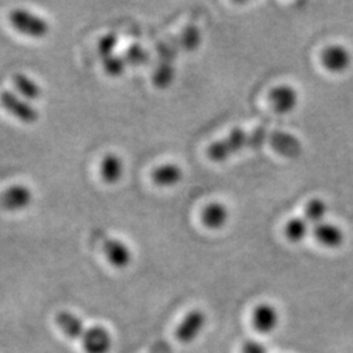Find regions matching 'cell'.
Segmentation results:
<instances>
[{
    "label": "cell",
    "instance_id": "obj_21",
    "mask_svg": "<svg viewBox=\"0 0 353 353\" xmlns=\"http://www.w3.org/2000/svg\"><path fill=\"white\" fill-rule=\"evenodd\" d=\"M117 45H118V38H117V36L113 34V33L106 34L105 37L101 38V41L99 43V54L101 55L103 59H106V58L114 55V51H115Z\"/></svg>",
    "mask_w": 353,
    "mask_h": 353
},
{
    "label": "cell",
    "instance_id": "obj_12",
    "mask_svg": "<svg viewBox=\"0 0 353 353\" xmlns=\"http://www.w3.org/2000/svg\"><path fill=\"white\" fill-rule=\"evenodd\" d=\"M183 176V170L176 164L160 165L154 172L152 173V179L156 185L161 188H170L181 182Z\"/></svg>",
    "mask_w": 353,
    "mask_h": 353
},
{
    "label": "cell",
    "instance_id": "obj_6",
    "mask_svg": "<svg viewBox=\"0 0 353 353\" xmlns=\"http://www.w3.org/2000/svg\"><path fill=\"white\" fill-rule=\"evenodd\" d=\"M103 254L115 268H126L132 261V252L125 242L117 239H106L103 242Z\"/></svg>",
    "mask_w": 353,
    "mask_h": 353
},
{
    "label": "cell",
    "instance_id": "obj_15",
    "mask_svg": "<svg viewBox=\"0 0 353 353\" xmlns=\"http://www.w3.org/2000/svg\"><path fill=\"white\" fill-rule=\"evenodd\" d=\"M284 234L290 242H300L307 234V221L303 217H293L285 224Z\"/></svg>",
    "mask_w": 353,
    "mask_h": 353
},
{
    "label": "cell",
    "instance_id": "obj_7",
    "mask_svg": "<svg viewBox=\"0 0 353 353\" xmlns=\"http://www.w3.org/2000/svg\"><path fill=\"white\" fill-rule=\"evenodd\" d=\"M270 102L275 112L290 113L297 106L299 94L296 89L290 85H279L270 92Z\"/></svg>",
    "mask_w": 353,
    "mask_h": 353
},
{
    "label": "cell",
    "instance_id": "obj_13",
    "mask_svg": "<svg viewBox=\"0 0 353 353\" xmlns=\"http://www.w3.org/2000/svg\"><path fill=\"white\" fill-rule=\"evenodd\" d=\"M322 61L330 71L338 72V71H343L348 65L350 55L341 46H331L323 52Z\"/></svg>",
    "mask_w": 353,
    "mask_h": 353
},
{
    "label": "cell",
    "instance_id": "obj_17",
    "mask_svg": "<svg viewBox=\"0 0 353 353\" xmlns=\"http://www.w3.org/2000/svg\"><path fill=\"white\" fill-rule=\"evenodd\" d=\"M202 42V34L199 29L195 26H189L185 28L181 36V45L185 50H196Z\"/></svg>",
    "mask_w": 353,
    "mask_h": 353
},
{
    "label": "cell",
    "instance_id": "obj_14",
    "mask_svg": "<svg viewBox=\"0 0 353 353\" xmlns=\"http://www.w3.org/2000/svg\"><path fill=\"white\" fill-rule=\"evenodd\" d=\"M314 236L316 240L321 243L334 248L338 246L341 242V232L336 227L331 225V224H325V223H319L314 228Z\"/></svg>",
    "mask_w": 353,
    "mask_h": 353
},
{
    "label": "cell",
    "instance_id": "obj_10",
    "mask_svg": "<svg viewBox=\"0 0 353 353\" xmlns=\"http://www.w3.org/2000/svg\"><path fill=\"white\" fill-rule=\"evenodd\" d=\"M229 219L227 205L223 203H210L203 208L202 223L210 229H220L224 227Z\"/></svg>",
    "mask_w": 353,
    "mask_h": 353
},
{
    "label": "cell",
    "instance_id": "obj_2",
    "mask_svg": "<svg viewBox=\"0 0 353 353\" xmlns=\"http://www.w3.org/2000/svg\"><path fill=\"white\" fill-rule=\"evenodd\" d=\"M11 24L19 33L28 37L41 38L49 33L46 20L28 10H14L11 14Z\"/></svg>",
    "mask_w": 353,
    "mask_h": 353
},
{
    "label": "cell",
    "instance_id": "obj_3",
    "mask_svg": "<svg viewBox=\"0 0 353 353\" xmlns=\"http://www.w3.org/2000/svg\"><path fill=\"white\" fill-rule=\"evenodd\" d=\"M80 341L85 353H108L113 345L112 334L102 326L85 328Z\"/></svg>",
    "mask_w": 353,
    "mask_h": 353
},
{
    "label": "cell",
    "instance_id": "obj_18",
    "mask_svg": "<svg viewBox=\"0 0 353 353\" xmlns=\"http://www.w3.org/2000/svg\"><path fill=\"white\" fill-rule=\"evenodd\" d=\"M325 214H326V205L319 199H313L305 205V217L307 223L312 221V223L319 224Z\"/></svg>",
    "mask_w": 353,
    "mask_h": 353
},
{
    "label": "cell",
    "instance_id": "obj_9",
    "mask_svg": "<svg viewBox=\"0 0 353 353\" xmlns=\"http://www.w3.org/2000/svg\"><path fill=\"white\" fill-rule=\"evenodd\" d=\"M55 325L64 334V336H67L68 339L72 341H80V338L83 336L85 326L84 322L81 321V318L75 316L71 312H59L55 316Z\"/></svg>",
    "mask_w": 353,
    "mask_h": 353
},
{
    "label": "cell",
    "instance_id": "obj_4",
    "mask_svg": "<svg viewBox=\"0 0 353 353\" xmlns=\"http://www.w3.org/2000/svg\"><path fill=\"white\" fill-rule=\"evenodd\" d=\"M207 316L202 310H191L176 330V339L182 343L195 341L205 326Z\"/></svg>",
    "mask_w": 353,
    "mask_h": 353
},
{
    "label": "cell",
    "instance_id": "obj_5",
    "mask_svg": "<svg viewBox=\"0 0 353 353\" xmlns=\"http://www.w3.org/2000/svg\"><path fill=\"white\" fill-rule=\"evenodd\" d=\"M32 202L30 190L23 185H14L0 195V205L7 211H21Z\"/></svg>",
    "mask_w": 353,
    "mask_h": 353
},
{
    "label": "cell",
    "instance_id": "obj_16",
    "mask_svg": "<svg viewBox=\"0 0 353 353\" xmlns=\"http://www.w3.org/2000/svg\"><path fill=\"white\" fill-rule=\"evenodd\" d=\"M174 76H176V70H174L173 64L169 63V62H163L156 68V71L153 74V83L159 88H166L173 83Z\"/></svg>",
    "mask_w": 353,
    "mask_h": 353
},
{
    "label": "cell",
    "instance_id": "obj_20",
    "mask_svg": "<svg viewBox=\"0 0 353 353\" xmlns=\"http://www.w3.org/2000/svg\"><path fill=\"white\" fill-rule=\"evenodd\" d=\"M127 64L131 65H141V64L147 63L150 55L148 52L144 50L139 45H132L127 49L125 55H123Z\"/></svg>",
    "mask_w": 353,
    "mask_h": 353
},
{
    "label": "cell",
    "instance_id": "obj_1",
    "mask_svg": "<svg viewBox=\"0 0 353 353\" xmlns=\"http://www.w3.org/2000/svg\"><path fill=\"white\" fill-rule=\"evenodd\" d=\"M267 143L279 154L290 159L297 157L303 151L301 141L288 132L268 130L265 127H258L252 131L234 128L224 139L211 144L208 148V157L214 163H223L236 153L245 150H259Z\"/></svg>",
    "mask_w": 353,
    "mask_h": 353
},
{
    "label": "cell",
    "instance_id": "obj_11",
    "mask_svg": "<svg viewBox=\"0 0 353 353\" xmlns=\"http://www.w3.org/2000/svg\"><path fill=\"white\" fill-rule=\"evenodd\" d=\"M100 172H101L102 179L106 183L114 185V183H117V182H119L122 179L123 173H125L123 160L118 154L109 153L102 160Z\"/></svg>",
    "mask_w": 353,
    "mask_h": 353
},
{
    "label": "cell",
    "instance_id": "obj_8",
    "mask_svg": "<svg viewBox=\"0 0 353 353\" xmlns=\"http://www.w3.org/2000/svg\"><path fill=\"white\" fill-rule=\"evenodd\" d=\"M279 325L278 310L268 303H262L256 306L252 312V326L263 334L272 332Z\"/></svg>",
    "mask_w": 353,
    "mask_h": 353
},
{
    "label": "cell",
    "instance_id": "obj_19",
    "mask_svg": "<svg viewBox=\"0 0 353 353\" xmlns=\"http://www.w3.org/2000/svg\"><path fill=\"white\" fill-rule=\"evenodd\" d=\"M127 63L123 57L119 55H112L106 59H103V68L105 72L108 75L113 76V77H119L123 75L126 71Z\"/></svg>",
    "mask_w": 353,
    "mask_h": 353
}]
</instances>
